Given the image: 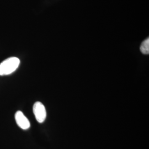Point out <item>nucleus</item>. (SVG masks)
<instances>
[{"label": "nucleus", "instance_id": "nucleus-1", "mask_svg": "<svg viewBox=\"0 0 149 149\" xmlns=\"http://www.w3.org/2000/svg\"><path fill=\"white\" fill-rule=\"evenodd\" d=\"M20 60L18 58L11 57L0 64V76L8 75L13 73L18 68Z\"/></svg>", "mask_w": 149, "mask_h": 149}, {"label": "nucleus", "instance_id": "nucleus-2", "mask_svg": "<svg viewBox=\"0 0 149 149\" xmlns=\"http://www.w3.org/2000/svg\"><path fill=\"white\" fill-rule=\"evenodd\" d=\"M33 113L37 122L39 123L44 122L47 117V111L45 107L40 102H37L33 107Z\"/></svg>", "mask_w": 149, "mask_h": 149}, {"label": "nucleus", "instance_id": "nucleus-3", "mask_svg": "<svg viewBox=\"0 0 149 149\" xmlns=\"http://www.w3.org/2000/svg\"><path fill=\"white\" fill-rule=\"evenodd\" d=\"M17 125L23 130H27L30 128L31 124L24 114L21 111H17L15 116Z\"/></svg>", "mask_w": 149, "mask_h": 149}, {"label": "nucleus", "instance_id": "nucleus-4", "mask_svg": "<svg viewBox=\"0 0 149 149\" xmlns=\"http://www.w3.org/2000/svg\"><path fill=\"white\" fill-rule=\"evenodd\" d=\"M141 52L145 55H148L149 54V39L148 38L145 40L140 46Z\"/></svg>", "mask_w": 149, "mask_h": 149}]
</instances>
